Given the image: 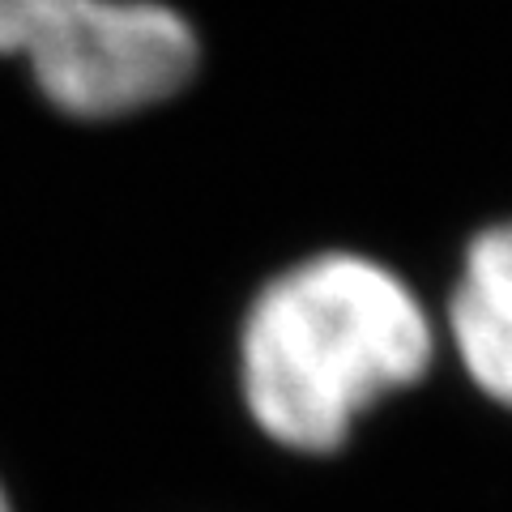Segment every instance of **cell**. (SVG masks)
I'll use <instances>...</instances> for the list:
<instances>
[{"mask_svg":"<svg viewBox=\"0 0 512 512\" xmlns=\"http://www.w3.org/2000/svg\"><path fill=\"white\" fill-rule=\"evenodd\" d=\"M440 316L414 282L363 248H320L269 274L239 320V397L256 431L329 457L440 359Z\"/></svg>","mask_w":512,"mask_h":512,"instance_id":"cell-1","label":"cell"},{"mask_svg":"<svg viewBox=\"0 0 512 512\" xmlns=\"http://www.w3.org/2000/svg\"><path fill=\"white\" fill-rule=\"evenodd\" d=\"M0 56L73 120H124L192 86L197 26L167 0H0Z\"/></svg>","mask_w":512,"mask_h":512,"instance_id":"cell-2","label":"cell"},{"mask_svg":"<svg viewBox=\"0 0 512 512\" xmlns=\"http://www.w3.org/2000/svg\"><path fill=\"white\" fill-rule=\"evenodd\" d=\"M440 342L470 389L512 414V218L466 239L440 312Z\"/></svg>","mask_w":512,"mask_h":512,"instance_id":"cell-3","label":"cell"},{"mask_svg":"<svg viewBox=\"0 0 512 512\" xmlns=\"http://www.w3.org/2000/svg\"><path fill=\"white\" fill-rule=\"evenodd\" d=\"M0 512H13V504H9V495H5V487H0Z\"/></svg>","mask_w":512,"mask_h":512,"instance_id":"cell-4","label":"cell"}]
</instances>
